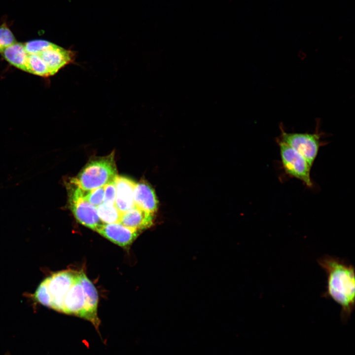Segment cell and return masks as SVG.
<instances>
[{
    "label": "cell",
    "mask_w": 355,
    "mask_h": 355,
    "mask_svg": "<svg viewBox=\"0 0 355 355\" xmlns=\"http://www.w3.org/2000/svg\"><path fill=\"white\" fill-rule=\"evenodd\" d=\"M154 214L134 206L121 213L119 223L140 231L151 227L153 223Z\"/></svg>",
    "instance_id": "obj_13"
},
{
    "label": "cell",
    "mask_w": 355,
    "mask_h": 355,
    "mask_svg": "<svg viewBox=\"0 0 355 355\" xmlns=\"http://www.w3.org/2000/svg\"><path fill=\"white\" fill-rule=\"evenodd\" d=\"M12 32L5 23L0 26V53L4 49L16 42Z\"/></svg>",
    "instance_id": "obj_18"
},
{
    "label": "cell",
    "mask_w": 355,
    "mask_h": 355,
    "mask_svg": "<svg viewBox=\"0 0 355 355\" xmlns=\"http://www.w3.org/2000/svg\"><path fill=\"white\" fill-rule=\"evenodd\" d=\"M117 176L114 153L89 161L70 181L85 191L92 190L114 180Z\"/></svg>",
    "instance_id": "obj_3"
},
{
    "label": "cell",
    "mask_w": 355,
    "mask_h": 355,
    "mask_svg": "<svg viewBox=\"0 0 355 355\" xmlns=\"http://www.w3.org/2000/svg\"><path fill=\"white\" fill-rule=\"evenodd\" d=\"M116 187L115 206L122 213L135 206L134 189L136 183L131 179L117 176L114 179Z\"/></svg>",
    "instance_id": "obj_10"
},
{
    "label": "cell",
    "mask_w": 355,
    "mask_h": 355,
    "mask_svg": "<svg viewBox=\"0 0 355 355\" xmlns=\"http://www.w3.org/2000/svg\"><path fill=\"white\" fill-rule=\"evenodd\" d=\"M280 148L282 166L289 176L302 181L307 187L313 185L310 166L306 159L287 144L277 141Z\"/></svg>",
    "instance_id": "obj_6"
},
{
    "label": "cell",
    "mask_w": 355,
    "mask_h": 355,
    "mask_svg": "<svg viewBox=\"0 0 355 355\" xmlns=\"http://www.w3.org/2000/svg\"><path fill=\"white\" fill-rule=\"evenodd\" d=\"M135 206L154 214L158 209V201L153 188L145 181L136 183L134 189Z\"/></svg>",
    "instance_id": "obj_12"
},
{
    "label": "cell",
    "mask_w": 355,
    "mask_h": 355,
    "mask_svg": "<svg viewBox=\"0 0 355 355\" xmlns=\"http://www.w3.org/2000/svg\"><path fill=\"white\" fill-rule=\"evenodd\" d=\"M96 232L110 241L124 248H128L141 232L120 223H105Z\"/></svg>",
    "instance_id": "obj_7"
},
{
    "label": "cell",
    "mask_w": 355,
    "mask_h": 355,
    "mask_svg": "<svg viewBox=\"0 0 355 355\" xmlns=\"http://www.w3.org/2000/svg\"><path fill=\"white\" fill-rule=\"evenodd\" d=\"M104 186L92 190H84L85 199L93 206L97 207L103 202Z\"/></svg>",
    "instance_id": "obj_19"
},
{
    "label": "cell",
    "mask_w": 355,
    "mask_h": 355,
    "mask_svg": "<svg viewBox=\"0 0 355 355\" xmlns=\"http://www.w3.org/2000/svg\"><path fill=\"white\" fill-rule=\"evenodd\" d=\"M38 55L46 65L51 75L55 74L61 68L72 62L74 56L71 51L55 44Z\"/></svg>",
    "instance_id": "obj_9"
},
{
    "label": "cell",
    "mask_w": 355,
    "mask_h": 355,
    "mask_svg": "<svg viewBox=\"0 0 355 355\" xmlns=\"http://www.w3.org/2000/svg\"><path fill=\"white\" fill-rule=\"evenodd\" d=\"M53 44L52 42L42 39L33 40L24 43L26 51L29 55H39Z\"/></svg>",
    "instance_id": "obj_17"
},
{
    "label": "cell",
    "mask_w": 355,
    "mask_h": 355,
    "mask_svg": "<svg viewBox=\"0 0 355 355\" xmlns=\"http://www.w3.org/2000/svg\"><path fill=\"white\" fill-rule=\"evenodd\" d=\"M0 53L11 65L22 71L30 72L29 54L26 51L24 43L16 42L4 49Z\"/></svg>",
    "instance_id": "obj_14"
},
{
    "label": "cell",
    "mask_w": 355,
    "mask_h": 355,
    "mask_svg": "<svg viewBox=\"0 0 355 355\" xmlns=\"http://www.w3.org/2000/svg\"><path fill=\"white\" fill-rule=\"evenodd\" d=\"M28 65L29 73L42 77L51 76L46 65L39 55L37 54L29 55Z\"/></svg>",
    "instance_id": "obj_16"
},
{
    "label": "cell",
    "mask_w": 355,
    "mask_h": 355,
    "mask_svg": "<svg viewBox=\"0 0 355 355\" xmlns=\"http://www.w3.org/2000/svg\"><path fill=\"white\" fill-rule=\"evenodd\" d=\"M280 128L281 133L276 141L283 142L292 147L306 159L312 167L320 146L323 144L321 141L323 134L320 130L319 122H317L315 131L313 133L287 132L282 124Z\"/></svg>",
    "instance_id": "obj_4"
},
{
    "label": "cell",
    "mask_w": 355,
    "mask_h": 355,
    "mask_svg": "<svg viewBox=\"0 0 355 355\" xmlns=\"http://www.w3.org/2000/svg\"><path fill=\"white\" fill-rule=\"evenodd\" d=\"M317 262L327 278L326 291L322 296L340 305L341 319L347 321L355 306V268L347 260L328 254L319 257Z\"/></svg>",
    "instance_id": "obj_1"
},
{
    "label": "cell",
    "mask_w": 355,
    "mask_h": 355,
    "mask_svg": "<svg viewBox=\"0 0 355 355\" xmlns=\"http://www.w3.org/2000/svg\"><path fill=\"white\" fill-rule=\"evenodd\" d=\"M79 272L65 270L46 278L37 287L34 297L40 304L63 313L64 297Z\"/></svg>",
    "instance_id": "obj_2"
},
{
    "label": "cell",
    "mask_w": 355,
    "mask_h": 355,
    "mask_svg": "<svg viewBox=\"0 0 355 355\" xmlns=\"http://www.w3.org/2000/svg\"><path fill=\"white\" fill-rule=\"evenodd\" d=\"M97 213L101 220L104 223H119L121 213L115 205L102 203L96 207Z\"/></svg>",
    "instance_id": "obj_15"
},
{
    "label": "cell",
    "mask_w": 355,
    "mask_h": 355,
    "mask_svg": "<svg viewBox=\"0 0 355 355\" xmlns=\"http://www.w3.org/2000/svg\"><path fill=\"white\" fill-rule=\"evenodd\" d=\"M79 278L85 298L84 319L91 321L97 329L100 324V320L97 316V291L83 272H79Z\"/></svg>",
    "instance_id": "obj_11"
},
{
    "label": "cell",
    "mask_w": 355,
    "mask_h": 355,
    "mask_svg": "<svg viewBox=\"0 0 355 355\" xmlns=\"http://www.w3.org/2000/svg\"><path fill=\"white\" fill-rule=\"evenodd\" d=\"M5 355H10V354L7 353V354H5Z\"/></svg>",
    "instance_id": "obj_21"
},
{
    "label": "cell",
    "mask_w": 355,
    "mask_h": 355,
    "mask_svg": "<svg viewBox=\"0 0 355 355\" xmlns=\"http://www.w3.org/2000/svg\"><path fill=\"white\" fill-rule=\"evenodd\" d=\"M105 192L103 203L115 205L116 199V187L114 180L104 186Z\"/></svg>",
    "instance_id": "obj_20"
},
{
    "label": "cell",
    "mask_w": 355,
    "mask_h": 355,
    "mask_svg": "<svg viewBox=\"0 0 355 355\" xmlns=\"http://www.w3.org/2000/svg\"><path fill=\"white\" fill-rule=\"evenodd\" d=\"M69 203L76 220L81 224L97 231L105 223L99 218L96 207L85 198L84 190L70 182L68 184Z\"/></svg>",
    "instance_id": "obj_5"
},
{
    "label": "cell",
    "mask_w": 355,
    "mask_h": 355,
    "mask_svg": "<svg viewBox=\"0 0 355 355\" xmlns=\"http://www.w3.org/2000/svg\"><path fill=\"white\" fill-rule=\"evenodd\" d=\"M85 306V294L79 272L77 277L64 297L63 313L84 319Z\"/></svg>",
    "instance_id": "obj_8"
}]
</instances>
